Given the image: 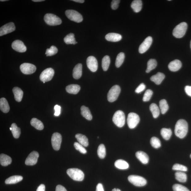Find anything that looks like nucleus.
<instances>
[{
  "mask_svg": "<svg viewBox=\"0 0 191 191\" xmlns=\"http://www.w3.org/2000/svg\"><path fill=\"white\" fill-rule=\"evenodd\" d=\"M188 131V124L187 122L183 119L178 120L175 127V135L180 138L185 137Z\"/></svg>",
  "mask_w": 191,
  "mask_h": 191,
  "instance_id": "f257e3e1",
  "label": "nucleus"
},
{
  "mask_svg": "<svg viewBox=\"0 0 191 191\" xmlns=\"http://www.w3.org/2000/svg\"><path fill=\"white\" fill-rule=\"evenodd\" d=\"M67 173L73 180L82 181L84 178V174L80 169L76 168H71L67 169Z\"/></svg>",
  "mask_w": 191,
  "mask_h": 191,
  "instance_id": "f03ea898",
  "label": "nucleus"
},
{
  "mask_svg": "<svg viewBox=\"0 0 191 191\" xmlns=\"http://www.w3.org/2000/svg\"><path fill=\"white\" fill-rule=\"evenodd\" d=\"M187 24L185 22H181L174 29L173 35L177 38H182L185 34L187 29Z\"/></svg>",
  "mask_w": 191,
  "mask_h": 191,
  "instance_id": "7ed1b4c3",
  "label": "nucleus"
},
{
  "mask_svg": "<svg viewBox=\"0 0 191 191\" xmlns=\"http://www.w3.org/2000/svg\"><path fill=\"white\" fill-rule=\"evenodd\" d=\"M113 121L118 127H123L125 123V115L124 112L120 110L116 112L113 116Z\"/></svg>",
  "mask_w": 191,
  "mask_h": 191,
  "instance_id": "20e7f679",
  "label": "nucleus"
},
{
  "mask_svg": "<svg viewBox=\"0 0 191 191\" xmlns=\"http://www.w3.org/2000/svg\"><path fill=\"white\" fill-rule=\"evenodd\" d=\"M121 91L120 87L118 85L113 86L107 95V99L109 102H113L118 99Z\"/></svg>",
  "mask_w": 191,
  "mask_h": 191,
  "instance_id": "39448f33",
  "label": "nucleus"
},
{
  "mask_svg": "<svg viewBox=\"0 0 191 191\" xmlns=\"http://www.w3.org/2000/svg\"><path fill=\"white\" fill-rule=\"evenodd\" d=\"M44 20L47 24L50 26H57L61 24L60 18L52 14H47L44 16Z\"/></svg>",
  "mask_w": 191,
  "mask_h": 191,
  "instance_id": "423d86ee",
  "label": "nucleus"
},
{
  "mask_svg": "<svg viewBox=\"0 0 191 191\" xmlns=\"http://www.w3.org/2000/svg\"><path fill=\"white\" fill-rule=\"evenodd\" d=\"M128 179L131 183L137 187H143L147 183L144 178L139 176L130 175L128 177Z\"/></svg>",
  "mask_w": 191,
  "mask_h": 191,
  "instance_id": "0eeeda50",
  "label": "nucleus"
},
{
  "mask_svg": "<svg viewBox=\"0 0 191 191\" xmlns=\"http://www.w3.org/2000/svg\"><path fill=\"white\" fill-rule=\"evenodd\" d=\"M67 17L71 21L77 23L82 22L83 20V16L78 11L73 10H68L65 12Z\"/></svg>",
  "mask_w": 191,
  "mask_h": 191,
  "instance_id": "6e6552de",
  "label": "nucleus"
},
{
  "mask_svg": "<svg viewBox=\"0 0 191 191\" xmlns=\"http://www.w3.org/2000/svg\"><path fill=\"white\" fill-rule=\"evenodd\" d=\"M140 121V117L137 114L130 113L128 114L127 123L128 127L130 128L133 129L136 127Z\"/></svg>",
  "mask_w": 191,
  "mask_h": 191,
  "instance_id": "1a4fd4ad",
  "label": "nucleus"
},
{
  "mask_svg": "<svg viewBox=\"0 0 191 191\" xmlns=\"http://www.w3.org/2000/svg\"><path fill=\"white\" fill-rule=\"evenodd\" d=\"M54 73V71L51 68L45 69L40 74V79L43 82H49L53 78Z\"/></svg>",
  "mask_w": 191,
  "mask_h": 191,
  "instance_id": "9d476101",
  "label": "nucleus"
},
{
  "mask_svg": "<svg viewBox=\"0 0 191 191\" xmlns=\"http://www.w3.org/2000/svg\"><path fill=\"white\" fill-rule=\"evenodd\" d=\"M20 70L25 75H31L36 70V67L34 64L29 63H23L20 66Z\"/></svg>",
  "mask_w": 191,
  "mask_h": 191,
  "instance_id": "9b49d317",
  "label": "nucleus"
},
{
  "mask_svg": "<svg viewBox=\"0 0 191 191\" xmlns=\"http://www.w3.org/2000/svg\"><path fill=\"white\" fill-rule=\"evenodd\" d=\"M62 137L60 133L55 132L53 133L51 138V143L52 147L56 150L60 149Z\"/></svg>",
  "mask_w": 191,
  "mask_h": 191,
  "instance_id": "f8f14e48",
  "label": "nucleus"
},
{
  "mask_svg": "<svg viewBox=\"0 0 191 191\" xmlns=\"http://www.w3.org/2000/svg\"><path fill=\"white\" fill-rule=\"evenodd\" d=\"M16 29V27L13 22L6 24L0 28V36L6 35L13 32Z\"/></svg>",
  "mask_w": 191,
  "mask_h": 191,
  "instance_id": "ddd939ff",
  "label": "nucleus"
},
{
  "mask_svg": "<svg viewBox=\"0 0 191 191\" xmlns=\"http://www.w3.org/2000/svg\"><path fill=\"white\" fill-rule=\"evenodd\" d=\"M39 154L37 152L33 151L29 155L25 161L26 165L32 166L37 164Z\"/></svg>",
  "mask_w": 191,
  "mask_h": 191,
  "instance_id": "4468645a",
  "label": "nucleus"
},
{
  "mask_svg": "<svg viewBox=\"0 0 191 191\" xmlns=\"http://www.w3.org/2000/svg\"><path fill=\"white\" fill-rule=\"evenodd\" d=\"M152 42L151 37H148L144 40L139 48V52L140 54L144 53L149 48Z\"/></svg>",
  "mask_w": 191,
  "mask_h": 191,
  "instance_id": "2eb2a0df",
  "label": "nucleus"
},
{
  "mask_svg": "<svg viewBox=\"0 0 191 191\" xmlns=\"http://www.w3.org/2000/svg\"><path fill=\"white\" fill-rule=\"evenodd\" d=\"M87 65L89 70L94 72L96 71L98 69V62L96 58L93 56L88 57L87 60Z\"/></svg>",
  "mask_w": 191,
  "mask_h": 191,
  "instance_id": "dca6fc26",
  "label": "nucleus"
},
{
  "mask_svg": "<svg viewBox=\"0 0 191 191\" xmlns=\"http://www.w3.org/2000/svg\"><path fill=\"white\" fill-rule=\"evenodd\" d=\"M11 46L14 50L19 52H24L27 50L24 44L20 40H16L13 42Z\"/></svg>",
  "mask_w": 191,
  "mask_h": 191,
  "instance_id": "f3484780",
  "label": "nucleus"
},
{
  "mask_svg": "<svg viewBox=\"0 0 191 191\" xmlns=\"http://www.w3.org/2000/svg\"><path fill=\"white\" fill-rule=\"evenodd\" d=\"M182 66L181 62L178 59L172 61L169 64L168 67L169 70L172 71H178Z\"/></svg>",
  "mask_w": 191,
  "mask_h": 191,
  "instance_id": "a211bd4d",
  "label": "nucleus"
},
{
  "mask_svg": "<svg viewBox=\"0 0 191 191\" xmlns=\"http://www.w3.org/2000/svg\"><path fill=\"white\" fill-rule=\"evenodd\" d=\"M136 156L143 164H147L149 162V157L146 153L144 152L138 151L136 152Z\"/></svg>",
  "mask_w": 191,
  "mask_h": 191,
  "instance_id": "6ab92c4d",
  "label": "nucleus"
},
{
  "mask_svg": "<svg viewBox=\"0 0 191 191\" xmlns=\"http://www.w3.org/2000/svg\"><path fill=\"white\" fill-rule=\"evenodd\" d=\"M82 64L78 63L74 68L73 71V76L75 79H79L82 76Z\"/></svg>",
  "mask_w": 191,
  "mask_h": 191,
  "instance_id": "aec40b11",
  "label": "nucleus"
},
{
  "mask_svg": "<svg viewBox=\"0 0 191 191\" xmlns=\"http://www.w3.org/2000/svg\"><path fill=\"white\" fill-rule=\"evenodd\" d=\"M105 38L108 41L117 42L120 41L122 39V36L118 33H111L107 35Z\"/></svg>",
  "mask_w": 191,
  "mask_h": 191,
  "instance_id": "412c9836",
  "label": "nucleus"
},
{
  "mask_svg": "<svg viewBox=\"0 0 191 191\" xmlns=\"http://www.w3.org/2000/svg\"><path fill=\"white\" fill-rule=\"evenodd\" d=\"M165 78V75L163 73L158 72L156 75L151 76L150 79L156 85H160L164 80Z\"/></svg>",
  "mask_w": 191,
  "mask_h": 191,
  "instance_id": "4be33fe9",
  "label": "nucleus"
},
{
  "mask_svg": "<svg viewBox=\"0 0 191 191\" xmlns=\"http://www.w3.org/2000/svg\"><path fill=\"white\" fill-rule=\"evenodd\" d=\"M13 92L16 101L20 102L22 101L23 92L20 88L17 87H14L13 89Z\"/></svg>",
  "mask_w": 191,
  "mask_h": 191,
  "instance_id": "5701e85b",
  "label": "nucleus"
},
{
  "mask_svg": "<svg viewBox=\"0 0 191 191\" xmlns=\"http://www.w3.org/2000/svg\"><path fill=\"white\" fill-rule=\"evenodd\" d=\"M75 137L79 143L83 147H87L89 145L88 140L85 136L78 133L75 135Z\"/></svg>",
  "mask_w": 191,
  "mask_h": 191,
  "instance_id": "b1692460",
  "label": "nucleus"
},
{
  "mask_svg": "<svg viewBox=\"0 0 191 191\" xmlns=\"http://www.w3.org/2000/svg\"><path fill=\"white\" fill-rule=\"evenodd\" d=\"M80 90V86L77 84H71L67 86L66 87L67 92L71 94H77Z\"/></svg>",
  "mask_w": 191,
  "mask_h": 191,
  "instance_id": "393cba45",
  "label": "nucleus"
},
{
  "mask_svg": "<svg viewBox=\"0 0 191 191\" xmlns=\"http://www.w3.org/2000/svg\"><path fill=\"white\" fill-rule=\"evenodd\" d=\"M81 114L82 116L88 120H91L92 116L90 110L88 107L83 106L81 107Z\"/></svg>",
  "mask_w": 191,
  "mask_h": 191,
  "instance_id": "a878e982",
  "label": "nucleus"
},
{
  "mask_svg": "<svg viewBox=\"0 0 191 191\" xmlns=\"http://www.w3.org/2000/svg\"><path fill=\"white\" fill-rule=\"evenodd\" d=\"M131 7L135 13H138L141 10L142 7V1L135 0L131 4Z\"/></svg>",
  "mask_w": 191,
  "mask_h": 191,
  "instance_id": "bb28decb",
  "label": "nucleus"
},
{
  "mask_svg": "<svg viewBox=\"0 0 191 191\" xmlns=\"http://www.w3.org/2000/svg\"><path fill=\"white\" fill-rule=\"evenodd\" d=\"M0 108L4 113H7L9 111L10 107L7 100L4 98L0 99Z\"/></svg>",
  "mask_w": 191,
  "mask_h": 191,
  "instance_id": "cd10ccee",
  "label": "nucleus"
},
{
  "mask_svg": "<svg viewBox=\"0 0 191 191\" xmlns=\"http://www.w3.org/2000/svg\"><path fill=\"white\" fill-rule=\"evenodd\" d=\"M23 180V177L20 176H14L7 178L5 181L6 184H14L18 183Z\"/></svg>",
  "mask_w": 191,
  "mask_h": 191,
  "instance_id": "c85d7f7f",
  "label": "nucleus"
},
{
  "mask_svg": "<svg viewBox=\"0 0 191 191\" xmlns=\"http://www.w3.org/2000/svg\"><path fill=\"white\" fill-rule=\"evenodd\" d=\"M12 159L10 157L7 155L2 154L0 156V163L2 166H6L10 164Z\"/></svg>",
  "mask_w": 191,
  "mask_h": 191,
  "instance_id": "c756f323",
  "label": "nucleus"
},
{
  "mask_svg": "<svg viewBox=\"0 0 191 191\" xmlns=\"http://www.w3.org/2000/svg\"><path fill=\"white\" fill-rule=\"evenodd\" d=\"M31 125L37 130H42L43 129V124L41 121L37 118H33L30 121Z\"/></svg>",
  "mask_w": 191,
  "mask_h": 191,
  "instance_id": "7c9ffc66",
  "label": "nucleus"
},
{
  "mask_svg": "<svg viewBox=\"0 0 191 191\" xmlns=\"http://www.w3.org/2000/svg\"><path fill=\"white\" fill-rule=\"evenodd\" d=\"M114 165L117 168L120 169H127L129 168V165L128 162L123 160H117L115 162Z\"/></svg>",
  "mask_w": 191,
  "mask_h": 191,
  "instance_id": "2f4dec72",
  "label": "nucleus"
},
{
  "mask_svg": "<svg viewBox=\"0 0 191 191\" xmlns=\"http://www.w3.org/2000/svg\"><path fill=\"white\" fill-rule=\"evenodd\" d=\"M64 41L67 44L75 45L77 43V42L75 41V35L72 33H71L64 38Z\"/></svg>",
  "mask_w": 191,
  "mask_h": 191,
  "instance_id": "473e14b6",
  "label": "nucleus"
},
{
  "mask_svg": "<svg viewBox=\"0 0 191 191\" xmlns=\"http://www.w3.org/2000/svg\"><path fill=\"white\" fill-rule=\"evenodd\" d=\"M149 109L154 118H156L158 117L159 116L160 110L157 105L155 104H152L150 105Z\"/></svg>",
  "mask_w": 191,
  "mask_h": 191,
  "instance_id": "72a5a7b5",
  "label": "nucleus"
},
{
  "mask_svg": "<svg viewBox=\"0 0 191 191\" xmlns=\"http://www.w3.org/2000/svg\"><path fill=\"white\" fill-rule=\"evenodd\" d=\"M161 135L164 139L168 140L171 136L172 131L170 128H162L161 130Z\"/></svg>",
  "mask_w": 191,
  "mask_h": 191,
  "instance_id": "f704fd0d",
  "label": "nucleus"
},
{
  "mask_svg": "<svg viewBox=\"0 0 191 191\" xmlns=\"http://www.w3.org/2000/svg\"><path fill=\"white\" fill-rule=\"evenodd\" d=\"M11 128H12L11 131L13 137L15 138H18L20 137L21 134L20 128L18 127L16 124L15 123L12 124Z\"/></svg>",
  "mask_w": 191,
  "mask_h": 191,
  "instance_id": "c9c22d12",
  "label": "nucleus"
},
{
  "mask_svg": "<svg viewBox=\"0 0 191 191\" xmlns=\"http://www.w3.org/2000/svg\"><path fill=\"white\" fill-rule=\"evenodd\" d=\"M176 180L181 183L185 182L187 180V175L183 172H177L175 173Z\"/></svg>",
  "mask_w": 191,
  "mask_h": 191,
  "instance_id": "e433bc0d",
  "label": "nucleus"
},
{
  "mask_svg": "<svg viewBox=\"0 0 191 191\" xmlns=\"http://www.w3.org/2000/svg\"><path fill=\"white\" fill-rule=\"evenodd\" d=\"M157 65V63L156 59H150L148 61L147 63V68L146 71L147 73H149L150 71L154 70L156 67Z\"/></svg>",
  "mask_w": 191,
  "mask_h": 191,
  "instance_id": "4c0bfd02",
  "label": "nucleus"
},
{
  "mask_svg": "<svg viewBox=\"0 0 191 191\" xmlns=\"http://www.w3.org/2000/svg\"><path fill=\"white\" fill-rule=\"evenodd\" d=\"M159 107L161 113L164 114L168 111L169 108V105L165 100H162L159 102Z\"/></svg>",
  "mask_w": 191,
  "mask_h": 191,
  "instance_id": "58836bf2",
  "label": "nucleus"
},
{
  "mask_svg": "<svg viewBox=\"0 0 191 191\" xmlns=\"http://www.w3.org/2000/svg\"><path fill=\"white\" fill-rule=\"evenodd\" d=\"M110 59L108 55L105 56L102 59V66L103 70L104 71L108 70L110 64Z\"/></svg>",
  "mask_w": 191,
  "mask_h": 191,
  "instance_id": "ea45409f",
  "label": "nucleus"
},
{
  "mask_svg": "<svg viewBox=\"0 0 191 191\" xmlns=\"http://www.w3.org/2000/svg\"><path fill=\"white\" fill-rule=\"evenodd\" d=\"M125 54L121 52L119 53L116 57V66L117 68H119L123 63L125 59Z\"/></svg>",
  "mask_w": 191,
  "mask_h": 191,
  "instance_id": "a19ab883",
  "label": "nucleus"
},
{
  "mask_svg": "<svg viewBox=\"0 0 191 191\" xmlns=\"http://www.w3.org/2000/svg\"><path fill=\"white\" fill-rule=\"evenodd\" d=\"M98 156L100 158L104 159L106 156V149L104 144H100L97 150Z\"/></svg>",
  "mask_w": 191,
  "mask_h": 191,
  "instance_id": "79ce46f5",
  "label": "nucleus"
},
{
  "mask_svg": "<svg viewBox=\"0 0 191 191\" xmlns=\"http://www.w3.org/2000/svg\"><path fill=\"white\" fill-rule=\"evenodd\" d=\"M150 144L152 147L155 148H158L161 146V141L159 138L156 137H152L150 140Z\"/></svg>",
  "mask_w": 191,
  "mask_h": 191,
  "instance_id": "37998d69",
  "label": "nucleus"
},
{
  "mask_svg": "<svg viewBox=\"0 0 191 191\" xmlns=\"http://www.w3.org/2000/svg\"><path fill=\"white\" fill-rule=\"evenodd\" d=\"M58 52V49L54 46H52L50 49H47L46 50L45 54L47 56H51L54 55L57 53Z\"/></svg>",
  "mask_w": 191,
  "mask_h": 191,
  "instance_id": "c03bdc74",
  "label": "nucleus"
},
{
  "mask_svg": "<svg viewBox=\"0 0 191 191\" xmlns=\"http://www.w3.org/2000/svg\"><path fill=\"white\" fill-rule=\"evenodd\" d=\"M74 145L75 149L80 152L83 154L87 153V150L84 147L80 144L79 143L75 142L74 143Z\"/></svg>",
  "mask_w": 191,
  "mask_h": 191,
  "instance_id": "a18cd8bd",
  "label": "nucleus"
},
{
  "mask_svg": "<svg viewBox=\"0 0 191 191\" xmlns=\"http://www.w3.org/2000/svg\"><path fill=\"white\" fill-rule=\"evenodd\" d=\"M153 92L150 89H148L144 93L143 96V100L144 102L149 101L152 96Z\"/></svg>",
  "mask_w": 191,
  "mask_h": 191,
  "instance_id": "49530a36",
  "label": "nucleus"
},
{
  "mask_svg": "<svg viewBox=\"0 0 191 191\" xmlns=\"http://www.w3.org/2000/svg\"><path fill=\"white\" fill-rule=\"evenodd\" d=\"M173 169L174 170L184 172L187 171L188 170L187 167L178 164L174 165L173 167Z\"/></svg>",
  "mask_w": 191,
  "mask_h": 191,
  "instance_id": "de8ad7c7",
  "label": "nucleus"
},
{
  "mask_svg": "<svg viewBox=\"0 0 191 191\" xmlns=\"http://www.w3.org/2000/svg\"><path fill=\"white\" fill-rule=\"evenodd\" d=\"M173 189L174 191H190L185 186L177 184L173 186Z\"/></svg>",
  "mask_w": 191,
  "mask_h": 191,
  "instance_id": "09e8293b",
  "label": "nucleus"
},
{
  "mask_svg": "<svg viewBox=\"0 0 191 191\" xmlns=\"http://www.w3.org/2000/svg\"><path fill=\"white\" fill-rule=\"evenodd\" d=\"M120 1L119 0H113L111 2V8L112 9L115 10L118 9L119 7V4Z\"/></svg>",
  "mask_w": 191,
  "mask_h": 191,
  "instance_id": "8fccbe9b",
  "label": "nucleus"
},
{
  "mask_svg": "<svg viewBox=\"0 0 191 191\" xmlns=\"http://www.w3.org/2000/svg\"><path fill=\"white\" fill-rule=\"evenodd\" d=\"M145 89V85L144 83H141L138 86V87L136 89L135 92L136 93H140L142 92Z\"/></svg>",
  "mask_w": 191,
  "mask_h": 191,
  "instance_id": "3c124183",
  "label": "nucleus"
},
{
  "mask_svg": "<svg viewBox=\"0 0 191 191\" xmlns=\"http://www.w3.org/2000/svg\"><path fill=\"white\" fill-rule=\"evenodd\" d=\"M54 109L55 110L54 115L56 116H59L61 114V107L58 105H56L55 106Z\"/></svg>",
  "mask_w": 191,
  "mask_h": 191,
  "instance_id": "603ef678",
  "label": "nucleus"
},
{
  "mask_svg": "<svg viewBox=\"0 0 191 191\" xmlns=\"http://www.w3.org/2000/svg\"><path fill=\"white\" fill-rule=\"evenodd\" d=\"M185 91L189 96L191 97V86H187L185 87Z\"/></svg>",
  "mask_w": 191,
  "mask_h": 191,
  "instance_id": "864d4df0",
  "label": "nucleus"
},
{
  "mask_svg": "<svg viewBox=\"0 0 191 191\" xmlns=\"http://www.w3.org/2000/svg\"><path fill=\"white\" fill-rule=\"evenodd\" d=\"M56 191H67L66 189L63 186L59 185L57 186L56 189Z\"/></svg>",
  "mask_w": 191,
  "mask_h": 191,
  "instance_id": "5fc2aeb1",
  "label": "nucleus"
},
{
  "mask_svg": "<svg viewBox=\"0 0 191 191\" xmlns=\"http://www.w3.org/2000/svg\"><path fill=\"white\" fill-rule=\"evenodd\" d=\"M96 191H104L103 186L101 183L97 185L96 188Z\"/></svg>",
  "mask_w": 191,
  "mask_h": 191,
  "instance_id": "6e6d98bb",
  "label": "nucleus"
},
{
  "mask_svg": "<svg viewBox=\"0 0 191 191\" xmlns=\"http://www.w3.org/2000/svg\"><path fill=\"white\" fill-rule=\"evenodd\" d=\"M45 185L41 184L38 187L36 191H45Z\"/></svg>",
  "mask_w": 191,
  "mask_h": 191,
  "instance_id": "4d7b16f0",
  "label": "nucleus"
},
{
  "mask_svg": "<svg viewBox=\"0 0 191 191\" xmlns=\"http://www.w3.org/2000/svg\"><path fill=\"white\" fill-rule=\"evenodd\" d=\"M74 2H77V3H84L85 1H83V0H73L72 1Z\"/></svg>",
  "mask_w": 191,
  "mask_h": 191,
  "instance_id": "13d9d810",
  "label": "nucleus"
},
{
  "mask_svg": "<svg viewBox=\"0 0 191 191\" xmlns=\"http://www.w3.org/2000/svg\"><path fill=\"white\" fill-rule=\"evenodd\" d=\"M45 1L44 0H33L32 1L34 2H41Z\"/></svg>",
  "mask_w": 191,
  "mask_h": 191,
  "instance_id": "bf43d9fd",
  "label": "nucleus"
},
{
  "mask_svg": "<svg viewBox=\"0 0 191 191\" xmlns=\"http://www.w3.org/2000/svg\"><path fill=\"white\" fill-rule=\"evenodd\" d=\"M112 191H121L119 189L114 188V189L112 190Z\"/></svg>",
  "mask_w": 191,
  "mask_h": 191,
  "instance_id": "052dcab7",
  "label": "nucleus"
},
{
  "mask_svg": "<svg viewBox=\"0 0 191 191\" xmlns=\"http://www.w3.org/2000/svg\"><path fill=\"white\" fill-rule=\"evenodd\" d=\"M7 1V0H1V2H5Z\"/></svg>",
  "mask_w": 191,
  "mask_h": 191,
  "instance_id": "680f3d73",
  "label": "nucleus"
},
{
  "mask_svg": "<svg viewBox=\"0 0 191 191\" xmlns=\"http://www.w3.org/2000/svg\"><path fill=\"white\" fill-rule=\"evenodd\" d=\"M190 48H191V41H190Z\"/></svg>",
  "mask_w": 191,
  "mask_h": 191,
  "instance_id": "e2e57ef3",
  "label": "nucleus"
},
{
  "mask_svg": "<svg viewBox=\"0 0 191 191\" xmlns=\"http://www.w3.org/2000/svg\"><path fill=\"white\" fill-rule=\"evenodd\" d=\"M190 158H191V154L190 155Z\"/></svg>",
  "mask_w": 191,
  "mask_h": 191,
  "instance_id": "0e129e2a",
  "label": "nucleus"
}]
</instances>
